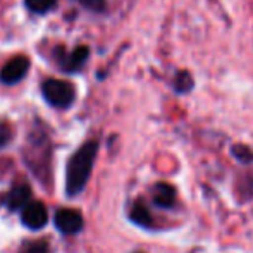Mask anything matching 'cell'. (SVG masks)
Wrapping results in <instances>:
<instances>
[{
	"label": "cell",
	"instance_id": "obj_1",
	"mask_svg": "<svg viewBox=\"0 0 253 253\" xmlns=\"http://www.w3.org/2000/svg\"><path fill=\"white\" fill-rule=\"evenodd\" d=\"M98 152L97 141H88L80 148L67 164V176H66V188L69 195H78L86 184L88 177L93 169L95 157Z\"/></svg>",
	"mask_w": 253,
	"mask_h": 253
},
{
	"label": "cell",
	"instance_id": "obj_2",
	"mask_svg": "<svg viewBox=\"0 0 253 253\" xmlns=\"http://www.w3.org/2000/svg\"><path fill=\"white\" fill-rule=\"evenodd\" d=\"M43 97L50 105L59 107V109H66L74 102V86L67 81L60 80H47L42 86Z\"/></svg>",
	"mask_w": 253,
	"mask_h": 253
},
{
	"label": "cell",
	"instance_id": "obj_3",
	"mask_svg": "<svg viewBox=\"0 0 253 253\" xmlns=\"http://www.w3.org/2000/svg\"><path fill=\"white\" fill-rule=\"evenodd\" d=\"M28 69H30V60L23 55H17L10 59L5 66L0 71V81L3 84H16L26 76Z\"/></svg>",
	"mask_w": 253,
	"mask_h": 253
},
{
	"label": "cell",
	"instance_id": "obj_4",
	"mask_svg": "<svg viewBox=\"0 0 253 253\" xmlns=\"http://www.w3.org/2000/svg\"><path fill=\"white\" fill-rule=\"evenodd\" d=\"M55 226L64 234L80 233L81 227H83V217L74 209H60L55 213Z\"/></svg>",
	"mask_w": 253,
	"mask_h": 253
},
{
	"label": "cell",
	"instance_id": "obj_5",
	"mask_svg": "<svg viewBox=\"0 0 253 253\" xmlns=\"http://www.w3.org/2000/svg\"><path fill=\"white\" fill-rule=\"evenodd\" d=\"M23 224L30 229H42L47 224L48 213L43 203L31 202L23 207Z\"/></svg>",
	"mask_w": 253,
	"mask_h": 253
},
{
	"label": "cell",
	"instance_id": "obj_6",
	"mask_svg": "<svg viewBox=\"0 0 253 253\" xmlns=\"http://www.w3.org/2000/svg\"><path fill=\"white\" fill-rule=\"evenodd\" d=\"M88 50L86 47H78L74 48L71 53H67V55H64L62 59L59 60L60 62V67H62L66 73H76L78 69H80L81 66H83L84 62H86L88 59Z\"/></svg>",
	"mask_w": 253,
	"mask_h": 253
},
{
	"label": "cell",
	"instance_id": "obj_7",
	"mask_svg": "<svg viewBox=\"0 0 253 253\" xmlns=\"http://www.w3.org/2000/svg\"><path fill=\"white\" fill-rule=\"evenodd\" d=\"M30 197H31V190L30 186L26 184H19V186H14L10 190L9 197H7V207L10 210H19L30 202Z\"/></svg>",
	"mask_w": 253,
	"mask_h": 253
},
{
	"label": "cell",
	"instance_id": "obj_8",
	"mask_svg": "<svg viewBox=\"0 0 253 253\" xmlns=\"http://www.w3.org/2000/svg\"><path fill=\"white\" fill-rule=\"evenodd\" d=\"M174 198H176V190L170 184H157L153 190V202L160 209H170L174 205Z\"/></svg>",
	"mask_w": 253,
	"mask_h": 253
},
{
	"label": "cell",
	"instance_id": "obj_9",
	"mask_svg": "<svg viewBox=\"0 0 253 253\" xmlns=\"http://www.w3.org/2000/svg\"><path fill=\"white\" fill-rule=\"evenodd\" d=\"M131 219L134 220L136 224H140V226L147 227L152 224V217H150V212L147 210V207L141 205V203H136V205L133 207V210H131Z\"/></svg>",
	"mask_w": 253,
	"mask_h": 253
},
{
	"label": "cell",
	"instance_id": "obj_10",
	"mask_svg": "<svg viewBox=\"0 0 253 253\" xmlns=\"http://www.w3.org/2000/svg\"><path fill=\"white\" fill-rule=\"evenodd\" d=\"M174 88H176L177 93H188V91H191V88H193V78H191V74L186 73V71L177 73L176 80H174Z\"/></svg>",
	"mask_w": 253,
	"mask_h": 253
},
{
	"label": "cell",
	"instance_id": "obj_11",
	"mask_svg": "<svg viewBox=\"0 0 253 253\" xmlns=\"http://www.w3.org/2000/svg\"><path fill=\"white\" fill-rule=\"evenodd\" d=\"M57 0H26V5L30 10L33 12H38V14H43V12H48L53 5H55Z\"/></svg>",
	"mask_w": 253,
	"mask_h": 253
},
{
	"label": "cell",
	"instance_id": "obj_12",
	"mask_svg": "<svg viewBox=\"0 0 253 253\" xmlns=\"http://www.w3.org/2000/svg\"><path fill=\"white\" fill-rule=\"evenodd\" d=\"M233 155L236 157L240 162H253V152L250 150L248 147H245V145H236V147H233Z\"/></svg>",
	"mask_w": 253,
	"mask_h": 253
},
{
	"label": "cell",
	"instance_id": "obj_13",
	"mask_svg": "<svg viewBox=\"0 0 253 253\" xmlns=\"http://www.w3.org/2000/svg\"><path fill=\"white\" fill-rule=\"evenodd\" d=\"M47 243L45 241H33V243L26 245V247L21 250V253H47Z\"/></svg>",
	"mask_w": 253,
	"mask_h": 253
},
{
	"label": "cell",
	"instance_id": "obj_14",
	"mask_svg": "<svg viewBox=\"0 0 253 253\" xmlns=\"http://www.w3.org/2000/svg\"><path fill=\"white\" fill-rule=\"evenodd\" d=\"M78 2L90 10H103L105 7V0H78Z\"/></svg>",
	"mask_w": 253,
	"mask_h": 253
},
{
	"label": "cell",
	"instance_id": "obj_15",
	"mask_svg": "<svg viewBox=\"0 0 253 253\" xmlns=\"http://www.w3.org/2000/svg\"><path fill=\"white\" fill-rule=\"evenodd\" d=\"M10 138V129L7 124H0V147H3V145L9 141Z\"/></svg>",
	"mask_w": 253,
	"mask_h": 253
}]
</instances>
